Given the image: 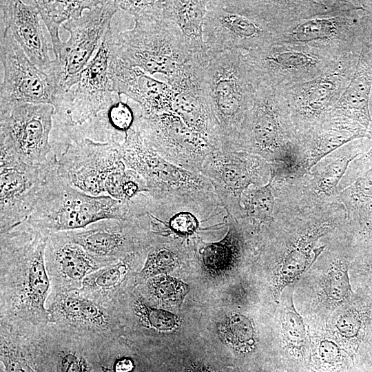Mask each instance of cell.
<instances>
[{"label":"cell","mask_w":372,"mask_h":372,"mask_svg":"<svg viewBox=\"0 0 372 372\" xmlns=\"http://www.w3.org/2000/svg\"><path fill=\"white\" fill-rule=\"evenodd\" d=\"M58 161L50 172L37 204L25 220L48 235L79 229L105 219L135 216L131 204L110 196H92L72 187L58 172Z\"/></svg>","instance_id":"obj_1"},{"label":"cell","mask_w":372,"mask_h":372,"mask_svg":"<svg viewBox=\"0 0 372 372\" xmlns=\"http://www.w3.org/2000/svg\"><path fill=\"white\" fill-rule=\"evenodd\" d=\"M48 237L25 221L1 234V273L18 285L19 310L35 322L49 318L45 307L50 285L45 260Z\"/></svg>","instance_id":"obj_2"},{"label":"cell","mask_w":372,"mask_h":372,"mask_svg":"<svg viewBox=\"0 0 372 372\" xmlns=\"http://www.w3.org/2000/svg\"><path fill=\"white\" fill-rule=\"evenodd\" d=\"M201 82L209 107L223 136L222 147L229 148L256 92L245 56L238 50L212 56L202 68Z\"/></svg>","instance_id":"obj_3"},{"label":"cell","mask_w":372,"mask_h":372,"mask_svg":"<svg viewBox=\"0 0 372 372\" xmlns=\"http://www.w3.org/2000/svg\"><path fill=\"white\" fill-rule=\"evenodd\" d=\"M130 30L114 34L112 52L124 62L167 80L192 61L179 28L164 18L134 19Z\"/></svg>","instance_id":"obj_4"},{"label":"cell","mask_w":372,"mask_h":372,"mask_svg":"<svg viewBox=\"0 0 372 372\" xmlns=\"http://www.w3.org/2000/svg\"><path fill=\"white\" fill-rule=\"evenodd\" d=\"M269 8L263 2L208 1L203 39L211 57L225 51L265 48L273 29Z\"/></svg>","instance_id":"obj_5"},{"label":"cell","mask_w":372,"mask_h":372,"mask_svg":"<svg viewBox=\"0 0 372 372\" xmlns=\"http://www.w3.org/2000/svg\"><path fill=\"white\" fill-rule=\"evenodd\" d=\"M0 234L25 221L32 212L48 176L57 162L44 164L23 161L11 139L0 132Z\"/></svg>","instance_id":"obj_6"},{"label":"cell","mask_w":372,"mask_h":372,"mask_svg":"<svg viewBox=\"0 0 372 372\" xmlns=\"http://www.w3.org/2000/svg\"><path fill=\"white\" fill-rule=\"evenodd\" d=\"M118 10L117 1H100L80 18L63 25L70 32V38L63 43L59 55L52 61L46 72L60 94L77 84L81 72L111 28L112 19Z\"/></svg>","instance_id":"obj_7"},{"label":"cell","mask_w":372,"mask_h":372,"mask_svg":"<svg viewBox=\"0 0 372 372\" xmlns=\"http://www.w3.org/2000/svg\"><path fill=\"white\" fill-rule=\"evenodd\" d=\"M120 151L125 165L142 177L152 196L216 192L202 174L178 167L161 156L134 125L120 145Z\"/></svg>","instance_id":"obj_8"},{"label":"cell","mask_w":372,"mask_h":372,"mask_svg":"<svg viewBox=\"0 0 372 372\" xmlns=\"http://www.w3.org/2000/svg\"><path fill=\"white\" fill-rule=\"evenodd\" d=\"M275 95L264 86L256 88L250 109L229 148L258 156L277 163L282 173L294 165V158L285 142L284 130Z\"/></svg>","instance_id":"obj_9"},{"label":"cell","mask_w":372,"mask_h":372,"mask_svg":"<svg viewBox=\"0 0 372 372\" xmlns=\"http://www.w3.org/2000/svg\"><path fill=\"white\" fill-rule=\"evenodd\" d=\"M214 186L229 216H243V193L251 186H263L271 178L269 163L253 154L220 148L209 154L200 172Z\"/></svg>","instance_id":"obj_10"},{"label":"cell","mask_w":372,"mask_h":372,"mask_svg":"<svg viewBox=\"0 0 372 372\" xmlns=\"http://www.w3.org/2000/svg\"><path fill=\"white\" fill-rule=\"evenodd\" d=\"M134 127L161 156L194 172L200 173L207 156L220 149L172 111L152 115L139 112Z\"/></svg>","instance_id":"obj_11"},{"label":"cell","mask_w":372,"mask_h":372,"mask_svg":"<svg viewBox=\"0 0 372 372\" xmlns=\"http://www.w3.org/2000/svg\"><path fill=\"white\" fill-rule=\"evenodd\" d=\"M0 58L3 68L0 112L22 103L55 105L60 94L50 76L29 59L10 30L1 26Z\"/></svg>","instance_id":"obj_12"},{"label":"cell","mask_w":372,"mask_h":372,"mask_svg":"<svg viewBox=\"0 0 372 372\" xmlns=\"http://www.w3.org/2000/svg\"><path fill=\"white\" fill-rule=\"evenodd\" d=\"M121 144L87 138L73 142L57 159L58 172L80 191L92 196L105 195L109 175L124 164Z\"/></svg>","instance_id":"obj_13"},{"label":"cell","mask_w":372,"mask_h":372,"mask_svg":"<svg viewBox=\"0 0 372 372\" xmlns=\"http://www.w3.org/2000/svg\"><path fill=\"white\" fill-rule=\"evenodd\" d=\"M65 232L72 242L109 263L136 254L138 244L153 238L146 213L123 219L101 220Z\"/></svg>","instance_id":"obj_14"},{"label":"cell","mask_w":372,"mask_h":372,"mask_svg":"<svg viewBox=\"0 0 372 372\" xmlns=\"http://www.w3.org/2000/svg\"><path fill=\"white\" fill-rule=\"evenodd\" d=\"M54 107L47 103H22L0 112V132L11 139L25 163L39 165L53 156L50 136Z\"/></svg>","instance_id":"obj_15"},{"label":"cell","mask_w":372,"mask_h":372,"mask_svg":"<svg viewBox=\"0 0 372 372\" xmlns=\"http://www.w3.org/2000/svg\"><path fill=\"white\" fill-rule=\"evenodd\" d=\"M110 77L112 92L138 103L141 114L152 115L172 110L174 93L169 85L120 59L113 53L112 45Z\"/></svg>","instance_id":"obj_16"},{"label":"cell","mask_w":372,"mask_h":372,"mask_svg":"<svg viewBox=\"0 0 372 372\" xmlns=\"http://www.w3.org/2000/svg\"><path fill=\"white\" fill-rule=\"evenodd\" d=\"M0 10L1 26L10 30L29 59L46 72L52 46L33 1L1 0Z\"/></svg>","instance_id":"obj_17"},{"label":"cell","mask_w":372,"mask_h":372,"mask_svg":"<svg viewBox=\"0 0 372 372\" xmlns=\"http://www.w3.org/2000/svg\"><path fill=\"white\" fill-rule=\"evenodd\" d=\"M45 260L49 277L59 280L69 291L80 288L87 276L112 264L92 256L72 242L65 231L49 236Z\"/></svg>","instance_id":"obj_18"},{"label":"cell","mask_w":372,"mask_h":372,"mask_svg":"<svg viewBox=\"0 0 372 372\" xmlns=\"http://www.w3.org/2000/svg\"><path fill=\"white\" fill-rule=\"evenodd\" d=\"M346 214L323 215L304 227L283 254L276 267L273 285L276 293L296 281L322 253L324 247L314 248L318 240L333 229Z\"/></svg>","instance_id":"obj_19"},{"label":"cell","mask_w":372,"mask_h":372,"mask_svg":"<svg viewBox=\"0 0 372 372\" xmlns=\"http://www.w3.org/2000/svg\"><path fill=\"white\" fill-rule=\"evenodd\" d=\"M208 1H165L163 17L174 23L180 30L192 61L205 67L209 55L203 39V26Z\"/></svg>","instance_id":"obj_20"},{"label":"cell","mask_w":372,"mask_h":372,"mask_svg":"<svg viewBox=\"0 0 372 372\" xmlns=\"http://www.w3.org/2000/svg\"><path fill=\"white\" fill-rule=\"evenodd\" d=\"M285 340L284 364L287 372H307L311 368V347L302 318L293 302V291L287 289L281 311Z\"/></svg>","instance_id":"obj_21"},{"label":"cell","mask_w":372,"mask_h":372,"mask_svg":"<svg viewBox=\"0 0 372 372\" xmlns=\"http://www.w3.org/2000/svg\"><path fill=\"white\" fill-rule=\"evenodd\" d=\"M244 234L240 222L229 216L227 233L218 240L203 242L199 248L203 271L218 277L236 268L242 254Z\"/></svg>","instance_id":"obj_22"},{"label":"cell","mask_w":372,"mask_h":372,"mask_svg":"<svg viewBox=\"0 0 372 372\" xmlns=\"http://www.w3.org/2000/svg\"><path fill=\"white\" fill-rule=\"evenodd\" d=\"M340 198L358 234L372 242V167L346 187Z\"/></svg>","instance_id":"obj_23"},{"label":"cell","mask_w":372,"mask_h":372,"mask_svg":"<svg viewBox=\"0 0 372 372\" xmlns=\"http://www.w3.org/2000/svg\"><path fill=\"white\" fill-rule=\"evenodd\" d=\"M49 317L56 322L96 328L107 324V316L95 302L70 291L57 296L48 311Z\"/></svg>","instance_id":"obj_24"},{"label":"cell","mask_w":372,"mask_h":372,"mask_svg":"<svg viewBox=\"0 0 372 372\" xmlns=\"http://www.w3.org/2000/svg\"><path fill=\"white\" fill-rule=\"evenodd\" d=\"M43 23L45 25L56 57L63 42L59 37V28L72 19L80 18L84 10L97 6L100 1H33Z\"/></svg>","instance_id":"obj_25"},{"label":"cell","mask_w":372,"mask_h":372,"mask_svg":"<svg viewBox=\"0 0 372 372\" xmlns=\"http://www.w3.org/2000/svg\"><path fill=\"white\" fill-rule=\"evenodd\" d=\"M275 190L271 179L263 186H251L242 194L243 216L238 220L247 230L270 225L275 216Z\"/></svg>","instance_id":"obj_26"},{"label":"cell","mask_w":372,"mask_h":372,"mask_svg":"<svg viewBox=\"0 0 372 372\" xmlns=\"http://www.w3.org/2000/svg\"><path fill=\"white\" fill-rule=\"evenodd\" d=\"M372 85V75L364 72L358 65L345 90L335 107L355 120L367 129L372 120L369 110V98Z\"/></svg>","instance_id":"obj_27"},{"label":"cell","mask_w":372,"mask_h":372,"mask_svg":"<svg viewBox=\"0 0 372 372\" xmlns=\"http://www.w3.org/2000/svg\"><path fill=\"white\" fill-rule=\"evenodd\" d=\"M362 136L357 132L345 129H331L320 133L299 158L290 173L300 176L309 172L324 156L347 142Z\"/></svg>","instance_id":"obj_28"},{"label":"cell","mask_w":372,"mask_h":372,"mask_svg":"<svg viewBox=\"0 0 372 372\" xmlns=\"http://www.w3.org/2000/svg\"><path fill=\"white\" fill-rule=\"evenodd\" d=\"M225 342L237 354L248 355L256 348L255 331L251 320L244 315L231 313L219 325Z\"/></svg>","instance_id":"obj_29"},{"label":"cell","mask_w":372,"mask_h":372,"mask_svg":"<svg viewBox=\"0 0 372 372\" xmlns=\"http://www.w3.org/2000/svg\"><path fill=\"white\" fill-rule=\"evenodd\" d=\"M1 372H48L45 356L34 351L3 343Z\"/></svg>","instance_id":"obj_30"},{"label":"cell","mask_w":372,"mask_h":372,"mask_svg":"<svg viewBox=\"0 0 372 372\" xmlns=\"http://www.w3.org/2000/svg\"><path fill=\"white\" fill-rule=\"evenodd\" d=\"M136 254L105 266L87 276L83 287L96 291H107L121 285L132 269Z\"/></svg>","instance_id":"obj_31"},{"label":"cell","mask_w":372,"mask_h":372,"mask_svg":"<svg viewBox=\"0 0 372 372\" xmlns=\"http://www.w3.org/2000/svg\"><path fill=\"white\" fill-rule=\"evenodd\" d=\"M361 153L349 152L332 159L313 174L312 186L315 192L331 196L344 176L350 163Z\"/></svg>","instance_id":"obj_32"},{"label":"cell","mask_w":372,"mask_h":372,"mask_svg":"<svg viewBox=\"0 0 372 372\" xmlns=\"http://www.w3.org/2000/svg\"><path fill=\"white\" fill-rule=\"evenodd\" d=\"M335 89V81L331 76L313 81L304 88L300 94V109L307 116L318 114L327 107Z\"/></svg>","instance_id":"obj_33"},{"label":"cell","mask_w":372,"mask_h":372,"mask_svg":"<svg viewBox=\"0 0 372 372\" xmlns=\"http://www.w3.org/2000/svg\"><path fill=\"white\" fill-rule=\"evenodd\" d=\"M148 289L152 297L167 306H179L189 290L180 280L161 274L148 279Z\"/></svg>","instance_id":"obj_34"},{"label":"cell","mask_w":372,"mask_h":372,"mask_svg":"<svg viewBox=\"0 0 372 372\" xmlns=\"http://www.w3.org/2000/svg\"><path fill=\"white\" fill-rule=\"evenodd\" d=\"M348 265L342 260L335 261L328 269L323 280V291L330 302L339 304L353 294L348 273Z\"/></svg>","instance_id":"obj_35"},{"label":"cell","mask_w":372,"mask_h":372,"mask_svg":"<svg viewBox=\"0 0 372 372\" xmlns=\"http://www.w3.org/2000/svg\"><path fill=\"white\" fill-rule=\"evenodd\" d=\"M180 258L174 250L165 245L152 248L146 256L144 265L138 273L142 280L168 274L179 267Z\"/></svg>","instance_id":"obj_36"},{"label":"cell","mask_w":372,"mask_h":372,"mask_svg":"<svg viewBox=\"0 0 372 372\" xmlns=\"http://www.w3.org/2000/svg\"><path fill=\"white\" fill-rule=\"evenodd\" d=\"M333 326L336 334L346 341L344 349L353 360L363 329L362 317L358 311L347 310L336 317Z\"/></svg>","instance_id":"obj_37"},{"label":"cell","mask_w":372,"mask_h":372,"mask_svg":"<svg viewBox=\"0 0 372 372\" xmlns=\"http://www.w3.org/2000/svg\"><path fill=\"white\" fill-rule=\"evenodd\" d=\"M109 129L114 138L123 142L127 133L133 127L136 114L127 102L122 101L121 96L106 110Z\"/></svg>","instance_id":"obj_38"},{"label":"cell","mask_w":372,"mask_h":372,"mask_svg":"<svg viewBox=\"0 0 372 372\" xmlns=\"http://www.w3.org/2000/svg\"><path fill=\"white\" fill-rule=\"evenodd\" d=\"M136 312L143 324L156 330H173L179 323L177 316L164 309L154 308L141 299L136 302Z\"/></svg>","instance_id":"obj_39"},{"label":"cell","mask_w":372,"mask_h":372,"mask_svg":"<svg viewBox=\"0 0 372 372\" xmlns=\"http://www.w3.org/2000/svg\"><path fill=\"white\" fill-rule=\"evenodd\" d=\"M336 32L335 23L326 19L308 20L291 30L292 37L298 41H309L325 39Z\"/></svg>","instance_id":"obj_40"},{"label":"cell","mask_w":372,"mask_h":372,"mask_svg":"<svg viewBox=\"0 0 372 372\" xmlns=\"http://www.w3.org/2000/svg\"><path fill=\"white\" fill-rule=\"evenodd\" d=\"M119 9L132 15L134 19L142 17L164 18L165 1H117Z\"/></svg>","instance_id":"obj_41"},{"label":"cell","mask_w":372,"mask_h":372,"mask_svg":"<svg viewBox=\"0 0 372 372\" xmlns=\"http://www.w3.org/2000/svg\"><path fill=\"white\" fill-rule=\"evenodd\" d=\"M369 133L372 137V121L369 126ZM372 166V147L364 154L362 158L359 159L358 163H356L353 169V174L351 178L354 181L362 176V173H365Z\"/></svg>","instance_id":"obj_42"},{"label":"cell","mask_w":372,"mask_h":372,"mask_svg":"<svg viewBox=\"0 0 372 372\" xmlns=\"http://www.w3.org/2000/svg\"><path fill=\"white\" fill-rule=\"evenodd\" d=\"M135 369V362L127 356L118 358L111 364L112 372H134Z\"/></svg>","instance_id":"obj_43"},{"label":"cell","mask_w":372,"mask_h":372,"mask_svg":"<svg viewBox=\"0 0 372 372\" xmlns=\"http://www.w3.org/2000/svg\"><path fill=\"white\" fill-rule=\"evenodd\" d=\"M282 372H285V371H282ZM307 372H316V371H314V370H310V371H307Z\"/></svg>","instance_id":"obj_44"},{"label":"cell","mask_w":372,"mask_h":372,"mask_svg":"<svg viewBox=\"0 0 372 372\" xmlns=\"http://www.w3.org/2000/svg\"><path fill=\"white\" fill-rule=\"evenodd\" d=\"M371 271H372V266H371Z\"/></svg>","instance_id":"obj_45"}]
</instances>
